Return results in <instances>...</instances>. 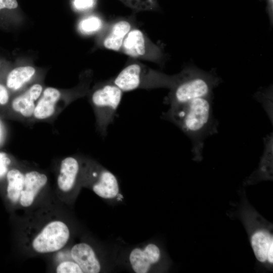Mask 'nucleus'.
I'll return each instance as SVG.
<instances>
[{
  "label": "nucleus",
  "mask_w": 273,
  "mask_h": 273,
  "mask_svg": "<svg viewBox=\"0 0 273 273\" xmlns=\"http://www.w3.org/2000/svg\"><path fill=\"white\" fill-rule=\"evenodd\" d=\"M161 117L176 125L190 138L196 160L202 159L206 138L218 132V122L213 114L211 97L197 98L169 107Z\"/></svg>",
  "instance_id": "f257e3e1"
},
{
  "label": "nucleus",
  "mask_w": 273,
  "mask_h": 273,
  "mask_svg": "<svg viewBox=\"0 0 273 273\" xmlns=\"http://www.w3.org/2000/svg\"><path fill=\"white\" fill-rule=\"evenodd\" d=\"M221 82L214 72L195 67H187L174 75L173 84L164 99L170 107L187 103L201 97H211L213 89Z\"/></svg>",
  "instance_id": "f03ea898"
},
{
  "label": "nucleus",
  "mask_w": 273,
  "mask_h": 273,
  "mask_svg": "<svg viewBox=\"0 0 273 273\" xmlns=\"http://www.w3.org/2000/svg\"><path fill=\"white\" fill-rule=\"evenodd\" d=\"M174 75H169L139 62L126 66L111 81L122 92L138 89H154L172 86Z\"/></svg>",
  "instance_id": "7ed1b4c3"
},
{
  "label": "nucleus",
  "mask_w": 273,
  "mask_h": 273,
  "mask_svg": "<svg viewBox=\"0 0 273 273\" xmlns=\"http://www.w3.org/2000/svg\"><path fill=\"white\" fill-rule=\"evenodd\" d=\"M123 93L110 79L99 84L90 94L89 100L95 114L97 130L103 136H106L108 127L114 121Z\"/></svg>",
  "instance_id": "20e7f679"
},
{
  "label": "nucleus",
  "mask_w": 273,
  "mask_h": 273,
  "mask_svg": "<svg viewBox=\"0 0 273 273\" xmlns=\"http://www.w3.org/2000/svg\"><path fill=\"white\" fill-rule=\"evenodd\" d=\"M70 237L67 224L60 220L49 221L37 233L31 241L35 252L47 254L60 250L67 244Z\"/></svg>",
  "instance_id": "39448f33"
},
{
  "label": "nucleus",
  "mask_w": 273,
  "mask_h": 273,
  "mask_svg": "<svg viewBox=\"0 0 273 273\" xmlns=\"http://www.w3.org/2000/svg\"><path fill=\"white\" fill-rule=\"evenodd\" d=\"M120 52L133 59L160 65L164 57L161 47L152 42L141 30L134 27L126 36Z\"/></svg>",
  "instance_id": "423d86ee"
},
{
  "label": "nucleus",
  "mask_w": 273,
  "mask_h": 273,
  "mask_svg": "<svg viewBox=\"0 0 273 273\" xmlns=\"http://www.w3.org/2000/svg\"><path fill=\"white\" fill-rule=\"evenodd\" d=\"M85 162L82 178L90 185L94 192L102 198H115L119 193V186L114 174L95 161Z\"/></svg>",
  "instance_id": "0eeeda50"
},
{
  "label": "nucleus",
  "mask_w": 273,
  "mask_h": 273,
  "mask_svg": "<svg viewBox=\"0 0 273 273\" xmlns=\"http://www.w3.org/2000/svg\"><path fill=\"white\" fill-rule=\"evenodd\" d=\"M61 97L59 89L52 87L45 88L36 103L32 120L47 121L54 118L61 110Z\"/></svg>",
  "instance_id": "6e6552de"
},
{
  "label": "nucleus",
  "mask_w": 273,
  "mask_h": 273,
  "mask_svg": "<svg viewBox=\"0 0 273 273\" xmlns=\"http://www.w3.org/2000/svg\"><path fill=\"white\" fill-rule=\"evenodd\" d=\"M82 161L79 157L68 156L61 162L57 185L59 190L68 193L75 187L77 181L82 178Z\"/></svg>",
  "instance_id": "1a4fd4ad"
},
{
  "label": "nucleus",
  "mask_w": 273,
  "mask_h": 273,
  "mask_svg": "<svg viewBox=\"0 0 273 273\" xmlns=\"http://www.w3.org/2000/svg\"><path fill=\"white\" fill-rule=\"evenodd\" d=\"M42 92V86L39 83L32 85L25 92L12 100L13 111L22 120H32L36 103Z\"/></svg>",
  "instance_id": "9d476101"
},
{
  "label": "nucleus",
  "mask_w": 273,
  "mask_h": 273,
  "mask_svg": "<svg viewBox=\"0 0 273 273\" xmlns=\"http://www.w3.org/2000/svg\"><path fill=\"white\" fill-rule=\"evenodd\" d=\"M132 24L128 19H121L109 24L101 38L102 46L109 50L120 52L123 42Z\"/></svg>",
  "instance_id": "9b49d317"
},
{
  "label": "nucleus",
  "mask_w": 273,
  "mask_h": 273,
  "mask_svg": "<svg viewBox=\"0 0 273 273\" xmlns=\"http://www.w3.org/2000/svg\"><path fill=\"white\" fill-rule=\"evenodd\" d=\"M160 250L155 244L150 243L144 248H135L130 253L129 260L136 273L149 272L152 266L160 259Z\"/></svg>",
  "instance_id": "f8f14e48"
},
{
  "label": "nucleus",
  "mask_w": 273,
  "mask_h": 273,
  "mask_svg": "<svg viewBox=\"0 0 273 273\" xmlns=\"http://www.w3.org/2000/svg\"><path fill=\"white\" fill-rule=\"evenodd\" d=\"M47 182L48 177L43 173L31 170L24 173V184L19 201L20 205L24 207L31 206Z\"/></svg>",
  "instance_id": "ddd939ff"
},
{
  "label": "nucleus",
  "mask_w": 273,
  "mask_h": 273,
  "mask_svg": "<svg viewBox=\"0 0 273 273\" xmlns=\"http://www.w3.org/2000/svg\"><path fill=\"white\" fill-rule=\"evenodd\" d=\"M71 256L84 273H98L101 266L93 248L86 243L74 245L71 249Z\"/></svg>",
  "instance_id": "4468645a"
},
{
  "label": "nucleus",
  "mask_w": 273,
  "mask_h": 273,
  "mask_svg": "<svg viewBox=\"0 0 273 273\" xmlns=\"http://www.w3.org/2000/svg\"><path fill=\"white\" fill-rule=\"evenodd\" d=\"M251 246L256 258L264 262H273L272 236L266 231H257L251 237Z\"/></svg>",
  "instance_id": "2eb2a0df"
},
{
  "label": "nucleus",
  "mask_w": 273,
  "mask_h": 273,
  "mask_svg": "<svg viewBox=\"0 0 273 273\" xmlns=\"http://www.w3.org/2000/svg\"><path fill=\"white\" fill-rule=\"evenodd\" d=\"M7 195L13 203L19 201L24 184V173L19 169L13 168L7 173Z\"/></svg>",
  "instance_id": "dca6fc26"
},
{
  "label": "nucleus",
  "mask_w": 273,
  "mask_h": 273,
  "mask_svg": "<svg viewBox=\"0 0 273 273\" xmlns=\"http://www.w3.org/2000/svg\"><path fill=\"white\" fill-rule=\"evenodd\" d=\"M35 72L34 68L31 66L17 67L9 73L6 80L7 86L13 90L20 89L30 80Z\"/></svg>",
  "instance_id": "f3484780"
},
{
  "label": "nucleus",
  "mask_w": 273,
  "mask_h": 273,
  "mask_svg": "<svg viewBox=\"0 0 273 273\" xmlns=\"http://www.w3.org/2000/svg\"><path fill=\"white\" fill-rule=\"evenodd\" d=\"M133 11H157L160 7L158 0H118Z\"/></svg>",
  "instance_id": "a211bd4d"
},
{
  "label": "nucleus",
  "mask_w": 273,
  "mask_h": 273,
  "mask_svg": "<svg viewBox=\"0 0 273 273\" xmlns=\"http://www.w3.org/2000/svg\"><path fill=\"white\" fill-rule=\"evenodd\" d=\"M103 21L99 17L90 16L82 19L79 23L78 29L84 34H90L100 31L103 26Z\"/></svg>",
  "instance_id": "6ab92c4d"
},
{
  "label": "nucleus",
  "mask_w": 273,
  "mask_h": 273,
  "mask_svg": "<svg viewBox=\"0 0 273 273\" xmlns=\"http://www.w3.org/2000/svg\"><path fill=\"white\" fill-rule=\"evenodd\" d=\"M57 273H83L79 265L74 261L66 260L60 263L57 266Z\"/></svg>",
  "instance_id": "aec40b11"
},
{
  "label": "nucleus",
  "mask_w": 273,
  "mask_h": 273,
  "mask_svg": "<svg viewBox=\"0 0 273 273\" xmlns=\"http://www.w3.org/2000/svg\"><path fill=\"white\" fill-rule=\"evenodd\" d=\"M95 4V0H74V8L78 11H84L93 8Z\"/></svg>",
  "instance_id": "412c9836"
},
{
  "label": "nucleus",
  "mask_w": 273,
  "mask_h": 273,
  "mask_svg": "<svg viewBox=\"0 0 273 273\" xmlns=\"http://www.w3.org/2000/svg\"><path fill=\"white\" fill-rule=\"evenodd\" d=\"M18 7L17 0H0V11L2 9H14Z\"/></svg>",
  "instance_id": "4be33fe9"
},
{
  "label": "nucleus",
  "mask_w": 273,
  "mask_h": 273,
  "mask_svg": "<svg viewBox=\"0 0 273 273\" xmlns=\"http://www.w3.org/2000/svg\"><path fill=\"white\" fill-rule=\"evenodd\" d=\"M9 96L6 87L0 84V105H5L9 101Z\"/></svg>",
  "instance_id": "5701e85b"
},
{
  "label": "nucleus",
  "mask_w": 273,
  "mask_h": 273,
  "mask_svg": "<svg viewBox=\"0 0 273 273\" xmlns=\"http://www.w3.org/2000/svg\"><path fill=\"white\" fill-rule=\"evenodd\" d=\"M266 11L270 22L272 23L273 20V0H266Z\"/></svg>",
  "instance_id": "b1692460"
},
{
  "label": "nucleus",
  "mask_w": 273,
  "mask_h": 273,
  "mask_svg": "<svg viewBox=\"0 0 273 273\" xmlns=\"http://www.w3.org/2000/svg\"><path fill=\"white\" fill-rule=\"evenodd\" d=\"M10 159L7 154L3 152H0V164H3L8 166L11 163Z\"/></svg>",
  "instance_id": "393cba45"
},
{
  "label": "nucleus",
  "mask_w": 273,
  "mask_h": 273,
  "mask_svg": "<svg viewBox=\"0 0 273 273\" xmlns=\"http://www.w3.org/2000/svg\"><path fill=\"white\" fill-rule=\"evenodd\" d=\"M8 172V166L0 164V177L4 175Z\"/></svg>",
  "instance_id": "a878e982"
},
{
  "label": "nucleus",
  "mask_w": 273,
  "mask_h": 273,
  "mask_svg": "<svg viewBox=\"0 0 273 273\" xmlns=\"http://www.w3.org/2000/svg\"><path fill=\"white\" fill-rule=\"evenodd\" d=\"M0 138H1V129H0Z\"/></svg>",
  "instance_id": "bb28decb"
}]
</instances>
